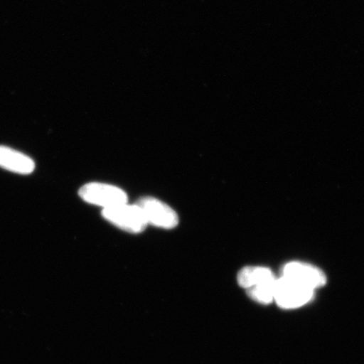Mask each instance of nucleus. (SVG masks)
Masks as SVG:
<instances>
[{"instance_id":"obj_1","label":"nucleus","mask_w":364,"mask_h":364,"mask_svg":"<svg viewBox=\"0 0 364 364\" xmlns=\"http://www.w3.org/2000/svg\"><path fill=\"white\" fill-rule=\"evenodd\" d=\"M102 215L112 224L132 234L144 231L148 223L138 205L127 203L118 206L104 208Z\"/></svg>"},{"instance_id":"obj_2","label":"nucleus","mask_w":364,"mask_h":364,"mask_svg":"<svg viewBox=\"0 0 364 364\" xmlns=\"http://www.w3.org/2000/svg\"><path fill=\"white\" fill-rule=\"evenodd\" d=\"M80 197L89 203L104 208L118 206L127 203V196L124 191L112 185L89 183L80 189Z\"/></svg>"},{"instance_id":"obj_3","label":"nucleus","mask_w":364,"mask_h":364,"mask_svg":"<svg viewBox=\"0 0 364 364\" xmlns=\"http://www.w3.org/2000/svg\"><path fill=\"white\" fill-rule=\"evenodd\" d=\"M314 290L282 277L277 279L274 299L284 309H294L304 306L311 299Z\"/></svg>"},{"instance_id":"obj_4","label":"nucleus","mask_w":364,"mask_h":364,"mask_svg":"<svg viewBox=\"0 0 364 364\" xmlns=\"http://www.w3.org/2000/svg\"><path fill=\"white\" fill-rule=\"evenodd\" d=\"M148 224L164 229H173L178 225L177 213L167 204L154 198H141L138 203Z\"/></svg>"},{"instance_id":"obj_5","label":"nucleus","mask_w":364,"mask_h":364,"mask_svg":"<svg viewBox=\"0 0 364 364\" xmlns=\"http://www.w3.org/2000/svg\"><path fill=\"white\" fill-rule=\"evenodd\" d=\"M283 277L312 290L324 286L326 282L324 273L320 269L300 262L287 264L283 270Z\"/></svg>"},{"instance_id":"obj_6","label":"nucleus","mask_w":364,"mask_h":364,"mask_svg":"<svg viewBox=\"0 0 364 364\" xmlns=\"http://www.w3.org/2000/svg\"><path fill=\"white\" fill-rule=\"evenodd\" d=\"M0 167L17 174L29 175L35 170V162L17 150L0 146Z\"/></svg>"},{"instance_id":"obj_7","label":"nucleus","mask_w":364,"mask_h":364,"mask_svg":"<svg viewBox=\"0 0 364 364\" xmlns=\"http://www.w3.org/2000/svg\"><path fill=\"white\" fill-rule=\"evenodd\" d=\"M275 279L270 269L260 267H245L239 272L237 277L239 284L247 289Z\"/></svg>"},{"instance_id":"obj_8","label":"nucleus","mask_w":364,"mask_h":364,"mask_svg":"<svg viewBox=\"0 0 364 364\" xmlns=\"http://www.w3.org/2000/svg\"><path fill=\"white\" fill-rule=\"evenodd\" d=\"M276 281L275 279L249 289L248 294L250 298L259 303H271L274 299Z\"/></svg>"}]
</instances>
